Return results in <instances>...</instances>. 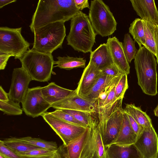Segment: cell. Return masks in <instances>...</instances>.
Instances as JSON below:
<instances>
[{
	"mask_svg": "<svg viewBox=\"0 0 158 158\" xmlns=\"http://www.w3.org/2000/svg\"><path fill=\"white\" fill-rule=\"evenodd\" d=\"M89 62L100 71L114 64L106 44H101L90 53Z\"/></svg>",
	"mask_w": 158,
	"mask_h": 158,
	"instance_id": "20",
	"label": "cell"
},
{
	"mask_svg": "<svg viewBox=\"0 0 158 158\" xmlns=\"http://www.w3.org/2000/svg\"><path fill=\"white\" fill-rule=\"evenodd\" d=\"M57 60L54 61V67L69 70L78 68H85L86 60L83 58L71 57L69 56L56 57Z\"/></svg>",
	"mask_w": 158,
	"mask_h": 158,
	"instance_id": "26",
	"label": "cell"
},
{
	"mask_svg": "<svg viewBox=\"0 0 158 158\" xmlns=\"http://www.w3.org/2000/svg\"><path fill=\"white\" fill-rule=\"evenodd\" d=\"M0 158H7L3 154L0 153Z\"/></svg>",
	"mask_w": 158,
	"mask_h": 158,
	"instance_id": "48",
	"label": "cell"
},
{
	"mask_svg": "<svg viewBox=\"0 0 158 158\" xmlns=\"http://www.w3.org/2000/svg\"><path fill=\"white\" fill-rule=\"evenodd\" d=\"M142 20L146 42L144 47L156 56V51L155 30L156 24L147 20Z\"/></svg>",
	"mask_w": 158,
	"mask_h": 158,
	"instance_id": "28",
	"label": "cell"
},
{
	"mask_svg": "<svg viewBox=\"0 0 158 158\" xmlns=\"http://www.w3.org/2000/svg\"><path fill=\"white\" fill-rule=\"evenodd\" d=\"M134 144L143 158H158V136L153 127L144 129Z\"/></svg>",
	"mask_w": 158,
	"mask_h": 158,
	"instance_id": "12",
	"label": "cell"
},
{
	"mask_svg": "<svg viewBox=\"0 0 158 158\" xmlns=\"http://www.w3.org/2000/svg\"><path fill=\"white\" fill-rule=\"evenodd\" d=\"M129 31L139 47H144L146 42L143 20L141 18L135 19L131 24Z\"/></svg>",
	"mask_w": 158,
	"mask_h": 158,
	"instance_id": "29",
	"label": "cell"
},
{
	"mask_svg": "<svg viewBox=\"0 0 158 158\" xmlns=\"http://www.w3.org/2000/svg\"><path fill=\"white\" fill-rule=\"evenodd\" d=\"M76 91V89L70 90L61 87L54 82L42 87L41 89L44 98L51 105L71 95Z\"/></svg>",
	"mask_w": 158,
	"mask_h": 158,
	"instance_id": "19",
	"label": "cell"
},
{
	"mask_svg": "<svg viewBox=\"0 0 158 158\" xmlns=\"http://www.w3.org/2000/svg\"><path fill=\"white\" fill-rule=\"evenodd\" d=\"M89 131V127H88L81 135L67 145L62 144L58 148L63 158H80Z\"/></svg>",
	"mask_w": 158,
	"mask_h": 158,
	"instance_id": "18",
	"label": "cell"
},
{
	"mask_svg": "<svg viewBox=\"0 0 158 158\" xmlns=\"http://www.w3.org/2000/svg\"><path fill=\"white\" fill-rule=\"evenodd\" d=\"M106 44L114 64L128 75L130 73V67L124 52L123 43L114 36L108 38Z\"/></svg>",
	"mask_w": 158,
	"mask_h": 158,
	"instance_id": "15",
	"label": "cell"
},
{
	"mask_svg": "<svg viewBox=\"0 0 158 158\" xmlns=\"http://www.w3.org/2000/svg\"><path fill=\"white\" fill-rule=\"evenodd\" d=\"M88 16L96 35L108 36L116 29L117 23L113 13L102 0L91 1Z\"/></svg>",
	"mask_w": 158,
	"mask_h": 158,
	"instance_id": "6",
	"label": "cell"
},
{
	"mask_svg": "<svg viewBox=\"0 0 158 158\" xmlns=\"http://www.w3.org/2000/svg\"><path fill=\"white\" fill-rule=\"evenodd\" d=\"M102 74L101 71L89 62L84 70L77 88L76 89L77 94L81 96L87 93Z\"/></svg>",
	"mask_w": 158,
	"mask_h": 158,
	"instance_id": "17",
	"label": "cell"
},
{
	"mask_svg": "<svg viewBox=\"0 0 158 158\" xmlns=\"http://www.w3.org/2000/svg\"><path fill=\"white\" fill-rule=\"evenodd\" d=\"M57 150H52L39 148L26 152L17 154L23 158H50Z\"/></svg>",
	"mask_w": 158,
	"mask_h": 158,
	"instance_id": "32",
	"label": "cell"
},
{
	"mask_svg": "<svg viewBox=\"0 0 158 158\" xmlns=\"http://www.w3.org/2000/svg\"><path fill=\"white\" fill-rule=\"evenodd\" d=\"M127 76L126 74L123 75L115 86V95L117 99L123 98L125 93L128 88Z\"/></svg>",
	"mask_w": 158,
	"mask_h": 158,
	"instance_id": "35",
	"label": "cell"
},
{
	"mask_svg": "<svg viewBox=\"0 0 158 158\" xmlns=\"http://www.w3.org/2000/svg\"><path fill=\"white\" fill-rule=\"evenodd\" d=\"M51 107L56 109L79 110L91 114L97 112L95 104L78 95L76 90L71 95L51 104Z\"/></svg>",
	"mask_w": 158,
	"mask_h": 158,
	"instance_id": "13",
	"label": "cell"
},
{
	"mask_svg": "<svg viewBox=\"0 0 158 158\" xmlns=\"http://www.w3.org/2000/svg\"><path fill=\"white\" fill-rule=\"evenodd\" d=\"M74 1L76 6L80 10L86 8L89 9L90 6L88 0H74Z\"/></svg>",
	"mask_w": 158,
	"mask_h": 158,
	"instance_id": "42",
	"label": "cell"
},
{
	"mask_svg": "<svg viewBox=\"0 0 158 158\" xmlns=\"http://www.w3.org/2000/svg\"><path fill=\"white\" fill-rule=\"evenodd\" d=\"M134 41L128 33L124 35L123 43V49L125 55L129 63L134 59L138 50Z\"/></svg>",
	"mask_w": 158,
	"mask_h": 158,
	"instance_id": "30",
	"label": "cell"
},
{
	"mask_svg": "<svg viewBox=\"0 0 158 158\" xmlns=\"http://www.w3.org/2000/svg\"><path fill=\"white\" fill-rule=\"evenodd\" d=\"M0 153L7 158H23L7 147L3 140H0Z\"/></svg>",
	"mask_w": 158,
	"mask_h": 158,
	"instance_id": "38",
	"label": "cell"
},
{
	"mask_svg": "<svg viewBox=\"0 0 158 158\" xmlns=\"http://www.w3.org/2000/svg\"><path fill=\"white\" fill-rule=\"evenodd\" d=\"M50 158H63L60 152L58 150Z\"/></svg>",
	"mask_w": 158,
	"mask_h": 158,
	"instance_id": "46",
	"label": "cell"
},
{
	"mask_svg": "<svg viewBox=\"0 0 158 158\" xmlns=\"http://www.w3.org/2000/svg\"><path fill=\"white\" fill-rule=\"evenodd\" d=\"M114 78L102 74L90 90L81 97L95 104L101 93L104 89Z\"/></svg>",
	"mask_w": 158,
	"mask_h": 158,
	"instance_id": "25",
	"label": "cell"
},
{
	"mask_svg": "<svg viewBox=\"0 0 158 158\" xmlns=\"http://www.w3.org/2000/svg\"><path fill=\"white\" fill-rule=\"evenodd\" d=\"M154 113L155 116H158V104L154 110Z\"/></svg>",
	"mask_w": 158,
	"mask_h": 158,
	"instance_id": "47",
	"label": "cell"
},
{
	"mask_svg": "<svg viewBox=\"0 0 158 158\" xmlns=\"http://www.w3.org/2000/svg\"><path fill=\"white\" fill-rule=\"evenodd\" d=\"M16 0H0V8L10 3L16 2Z\"/></svg>",
	"mask_w": 158,
	"mask_h": 158,
	"instance_id": "45",
	"label": "cell"
},
{
	"mask_svg": "<svg viewBox=\"0 0 158 158\" xmlns=\"http://www.w3.org/2000/svg\"><path fill=\"white\" fill-rule=\"evenodd\" d=\"M115 86L110 91L102 107L111 104L118 99L115 98Z\"/></svg>",
	"mask_w": 158,
	"mask_h": 158,
	"instance_id": "40",
	"label": "cell"
},
{
	"mask_svg": "<svg viewBox=\"0 0 158 158\" xmlns=\"http://www.w3.org/2000/svg\"><path fill=\"white\" fill-rule=\"evenodd\" d=\"M64 112L68 113L77 120L89 127L94 120L91 116V114L89 112L79 111L66 109H60Z\"/></svg>",
	"mask_w": 158,
	"mask_h": 158,
	"instance_id": "34",
	"label": "cell"
},
{
	"mask_svg": "<svg viewBox=\"0 0 158 158\" xmlns=\"http://www.w3.org/2000/svg\"><path fill=\"white\" fill-rule=\"evenodd\" d=\"M101 71L102 75L113 77L126 74L120 70L114 64Z\"/></svg>",
	"mask_w": 158,
	"mask_h": 158,
	"instance_id": "37",
	"label": "cell"
},
{
	"mask_svg": "<svg viewBox=\"0 0 158 158\" xmlns=\"http://www.w3.org/2000/svg\"><path fill=\"white\" fill-rule=\"evenodd\" d=\"M8 94L6 93L2 86L0 87V100L3 101H7L9 100Z\"/></svg>",
	"mask_w": 158,
	"mask_h": 158,
	"instance_id": "44",
	"label": "cell"
},
{
	"mask_svg": "<svg viewBox=\"0 0 158 158\" xmlns=\"http://www.w3.org/2000/svg\"><path fill=\"white\" fill-rule=\"evenodd\" d=\"M3 141L7 147L17 153H22L40 148L23 143L12 141L8 138L4 139Z\"/></svg>",
	"mask_w": 158,
	"mask_h": 158,
	"instance_id": "33",
	"label": "cell"
},
{
	"mask_svg": "<svg viewBox=\"0 0 158 158\" xmlns=\"http://www.w3.org/2000/svg\"><path fill=\"white\" fill-rule=\"evenodd\" d=\"M80 10L74 0H40L29 26L32 32L49 23L71 20Z\"/></svg>",
	"mask_w": 158,
	"mask_h": 158,
	"instance_id": "1",
	"label": "cell"
},
{
	"mask_svg": "<svg viewBox=\"0 0 158 158\" xmlns=\"http://www.w3.org/2000/svg\"><path fill=\"white\" fill-rule=\"evenodd\" d=\"M22 27H0V54L8 53L21 59L29 49L30 44L21 34Z\"/></svg>",
	"mask_w": 158,
	"mask_h": 158,
	"instance_id": "7",
	"label": "cell"
},
{
	"mask_svg": "<svg viewBox=\"0 0 158 158\" xmlns=\"http://www.w3.org/2000/svg\"><path fill=\"white\" fill-rule=\"evenodd\" d=\"M0 110L4 114L10 115H19L23 114V110L19 103L9 100L6 101L0 100Z\"/></svg>",
	"mask_w": 158,
	"mask_h": 158,
	"instance_id": "31",
	"label": "cell"
},
{
	"mask_svg": "<svg viewBox=\"0 0 158 158\" xmlns=\"http://www.w3.org/2000/svg\"><path fill=\"white\" fill-rule=\"evenodd\" d=\"M49 113L52 115L67 122L81 126L87 127L77 120L70 114L64 112L60 109H56L53 111L49 112Z\"/></svg>",
	"mask_w": 158,
	"mask_h": 158,
	"instance_id": "36",
	"label": "cell"
},
{
	"mask_svg": "<svg viewBox=\"0 0 158 158\" xmlns=\"http://www.w3.org/2000/svg\"><path fill=\"white\" fill-rule=\"evenodd\" d=\"M154 55L144 46L139 47L134 59L138 83L145 94L152 96L158 93L156 61Z\"/></svg>",
	"mask_w": 158,
	"mask_h": 158,
	"instance_id": "2",
	"label": "cell"
},
{
	"mask_svg": "<svg viewBox=\"0 0 158 158\" xmlns=\"http://www.w3.org/2000/svg\"><path fill=\"white\" fill-rule=\"evenodd\" d=\"M31 78L22 67L14 69L9 92V99L17 103H22L28 91Z\"/></svg>",
	"mask_w": 158,
	"mask_h": 158,
	"instance_id": "11",
	"label": "cell"
},
{
	"mask_svg": "<svg viewBox=\"0 0 158 158\" xmlns=\"http://www.w3.org/2000/svg\"></svg>",
	"mask_w": 158,
	"mask_h": 158,
	"instance_id": "49",
	"label": "cell"
},
{
	"mask_svg": "<svg viewBox=\"0 0 158 158\" xmlns=\"http://www.w3.org/2000/svg\"><path fill=\"white\" fill-rule=\"evenodd\" d=\"M19 60L22 67L32 80L42 82L50 80L55 61L52 54L32 48L28 50Z\"/></svg>",
	"mask_w": 158,
	"mask_h": 158,
	"instance_id": "4",
	"label": "cell"
},
{
	"mask_svg": "<svg viewBox=\"0 0 158 158\" xmlns=\"http://www.w3.org/2000/svg\"><path fill=\"white\" fill-rule=\"evenodd\" d=\"M45 121L60 137L66 145L81 135L88 127H84L64 121L46 112L42 116Z\"/></svg>",
	"mask_w": 158,
	"mask_h": 158,
	"instance_id": "8",
	"label": "cell"
},
{
	"mask_svg": "<svg viewBox=\"0 0 158 158\" xmlns=\"http://www.w3.org/2000/svg\"><path fill=\"white\" fill-rule=\"evenodd\" d=\"M64 22H57L48 24L34 31L32 48L45 53H51L58 48H62L66 36Z\"/></svg>",
	"mask_w": 158,
	"mask_h": 158,
	"instance_id": "5",
	"label": "cell"
},
{
	"mask_svg": "<svg viewBox=\"0 0 158 158\" xmlns=\"http://www.w3.org/2000/svg\"><path fill=\"white\" fill-rule=\"evenodd\" d=\"M125 112L130 115L144 130H150L153 127L149 116L141 109L133 104H126Z\"/></svg>",
	"mask_w": 158,
	"mask_h": 158,
	"instance_id": "24",
	"label": "cell"
},
{
	"mask_svg": "<svg viewBox=\"0 0 158 158\" xmlns=\"http://www.w3.org/2000/svg\"><path fill=\"white\" fill-rule=\"evenodd\" d=\"M134 10L142 20L158 24V10L154 0H130Z\"/></svg>",
	"mask_w": 158,
	"mask_h": 158,
	"instance_id": "16",
	"label": "cell"
},
{
	"mask_svg": "<svg viewBox=\"0 0 158 158\" xmlns=\"http://www.w3.org/2000/svg\"><path fill=\"white\" fill-rule=\"evenodd\" d=\"M8 138L12 141L23 143L40 148L52 150H57L58 149L57 144L56 142L48 141L40 138L30 136L20 138L11 137Z\"/></svg>",
	"mask_w": 158,
	"mask_h": 158,
	"instance_id": "27",
	"label": "cell"
},
{
	"mask_svg": "<svg viewBox=\"0 0 158 158\" xmlns=\"http://www.w3.org/2000/svg\"><path fill=\"white\" fill-rule=\"evenodd\" d=\"M98 123L94 119L89 126V131L80 158H107Z\"/></svg>",
	"mask_w": 158,
	"mask_h": 158,
	"instance_id": "9",
	"label": "cell"
},
{
	"mask_svg": "<svg viewBox=\"0 0 158 158\" xmlns=\"http://www.w3.org/2000/svg\"><path fill=\"white\" fill-rule=\"evenodd\" d=\"M137 139V136L131 127L127 114L123 109L121 129L114 144L123 146L130 145L134 144Z\"/></svg>",
	"mask_w": 158,
	"mask_h": 158,
	"instance_id": "22",
	"label": "cell"
},
{
	"mask_svg": "<svg viewBox=\"0 0 158 158\" xmlns=\"http://www.w3.org/2000/svg\"><path fill=\"white\" fill-rule=\"evenodd\" d=\"M96 35L88 16L80 10L71 19L67 44L78 52L91 53Z\"/></svg>",
	"mask_w": 158,
	"mask_h": 158,
	"instance_id": "3",
	"label": "cell"
},
{
	"mask_svg": "<svg viewBox=\"0 0 158 158\" xmlns=\"http://www.w3.org/2000/svg\"><path fill=\"white\" fill-rule=\"evenodd\" d=\"M123 98L117 99L111 104L96 108L99 120L98 125L102 135L104 133L106 122L109 117L115 112L123 109Z\"/></svg>",
	"mask_w": 158,
	"mask_h": 158,
	"instance_id": "23",
	"label": "cell"
},
{
	"mask_svg": "<svg viewBox=\"0 0 158 158\" xmlns=\"http://www.w3.org/2000/svg\"><path fill=\"white\" fill-rule=\"evenodd\" d=\"M127 114L131 125L137 135L138 138L143 132L144 130V128L142 126L137 123L130 115Z\"/></svg>",
	"mask_w": 158,
	"mask_h": 158,
	"instance_id": "39",
	"label": "cell"
},
{
	"mask_svg": "<svg viewBox=\"0 0 158 158\" xmlns=\"http://www.w3.org/2000/svg\"><path fill=\"white\" fill-rule=\"evenodd\" d=\"M107 158H143L134 144L127 146L111 144L106 148Z\"/></svg>",
	"mask_w": 158,
	"mask_h": 158,
	"instance_id": "21",
	"label": "cell"
},
{
	"mask_svg": "<svg viewBox=\"0 0 158 158\" xmlns=\"http://www.w3.org/2000/svg\"><path fill=\"white\" fill-rule=\"evenodd\" d=\"M155 38L156 46V61L158 64V24H156L155 30Z\"/></svg>",
	"mask_w": 158,
	"mask_h": 158,
	"instance_id": "43",
	"label": "cell"
},
{
	"mask_svg": "<svg viewBox=\"0 0 158 158\" xmlns=\"http://www.w3.org/2000/svg\"><path fill=\"white\" fill-rule=\"evenodd\" d=\"M42 88L39 86L28 89L22 103V109L27 115L33 118L42 116L51 107V105L43 96Z\"/></svg>",
	"mask_w": 158,
	"mask_h": 158,
	"instance_id": "10",
	"label": "cell"
},
{
	"mask_svg": "<svg viewBox=\"0 0 158 158\" xmlns=\"http://www.w3.org/2000/svg\"><path fill=\"white\" fill-rule=\"evenodd\" d=\"M13 56L8 53L0 54V69L4 70L5 68L7 62L9 58Z\"/></svg>",
	"mask_w": 158,
	"mask_h": 158,
	"instance_id": "41",
	"label": "cell"
},
{
	"mask_svg": "<svg viewBox=\"0 0 158 158\" xmlns=\"http://www.w3.org/2000/svg\"><path fill=\"white\" fill-rule=\"evenodd\" d=\"M123 111V109L115 112L107 120L104 132L101 135L106 148L114 144L118 136L122 123Z\"/></svg>",
	"mask_w": 158,
	"mask_h": 158,
	"instance_id": "14",
	"label": "cell"
}]
</instances>
